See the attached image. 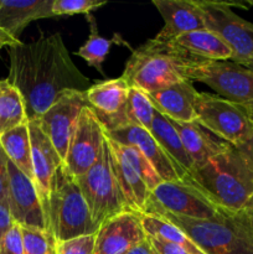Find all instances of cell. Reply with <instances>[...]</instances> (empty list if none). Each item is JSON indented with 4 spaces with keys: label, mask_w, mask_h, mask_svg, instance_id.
Here are the masks:
<instances>
[{
    "label": "cell",
    "mask_w": 253,
    "mask_h": 254,
    "mask_svg": "<svg viewBox=\"0 0 253 254\" xmlns=\"http://www.w3.org/2000/svg\"><path fill=\"white\" fill-rule=\"evenodd\" d=\"M7 81L24 99L27 121H36L66 91L86 92L91 87L71 60L60 32L41 36L29 44L9 47Z\"/></svg>",
    "instance_id": "1"
},
{
    "label": "cell",
    "mask_w": 253,
    "mask_h": 254,
    "mask_svg": "<svg viewBox=\"0 0 253 254\" xmlns=\"http://www.w3.org/2000/svg\"><path fill=\"white\" fill-rule=\"evenodd\" d=\"M184 183L197 189L218 208L230 212L242 210L253 195V170L235 146L211 158Z\"/></svg>",
    "instance_id": "2"
},
{
    "label": "cell",
    "mask_w": 253,
    "mask_h": 254,
    "mask_svg": "<svg viewBox=\"0 0 253 254\" xmlns=\"http://www.w3.org/2000/svg\"><path fill=\"white\" fill-rule=\"evenodd\" d=\"M201 61L173 42L153 37L131 51L122 77L129 87L149 94L188 79L190 67Z\"/></svg>",
    "instance_id": "3"
},
{
    "label": "cell",
    "mask_w": 253,
    "mask_h": 254,
    "mask_svg": "<svg viewBox=\"0 0 253 254\" xmlns=\"http://www.w3.org/2000/svg\"><path fill=\"white\" fill-rule=\"evenodd\" d=\"M186 233L206 254H253V220L240 210L221 211L211 220L179 217L168 212L151 213Z\"/></svg>",
    "instance_id": "4"
},
{
    "label": "cell",
    "mask_w": 253,
    "mask_h": 254,
    "mask_svg": "<svg viewBox=\"0 0 253 254\" xmlns=\"http://www.w3.org/2000/svg\"><path fill=\"white\" fill-rule=\"evenodd\" d=\"M47 232L56 242L84 235H94L99 228L94 225L76 179L62 163L51 183L46 208Z\"/></svg>",
    "instance_id": "5"
},
{
    "label": "cell",
    "mask_w": 253,
    "mask_h": 254,
    "mask_svg": "<svg viewBox=\"0 0 253 254\" xmlns=\"http://www.w3.org/2000/svg\"><path fill=\"white\" fill-rule=\"evenodd\" d=\"M74 179L98 228L108 218L128 211L112 165L107 136L98 160L86 174Z\"/></svg>",
    "instance_id": "6"
},
{
    "label": "cell",
    "mask_w": 253,
    "mask_h": 254,
    "mask_svg": "<svg viewBox=\"0 0 253 254\" xmlns=\"http://www.w3.org/2000/svg\"><path fill=\"white\" fill-rule=\"evenodd\" d=\"M188 79L206 84L240 107L253 121V72L232 61H201L188 71Z\"/></svg>",
    "instance_id": "7"
},
{
    "label": "cell",
    "mask_w": 253,
    "mask_h": 254,
    "mask_svg": "<svg viewBox=\"0 0 253 254\" xmlns=\"http://www.w3.org/2000/svg\"><path fill=\"white\" fill-rule=\"evenodd\" d=\"M200 126L232 146L245 143L253 131V121L236 104L217 94L198 92L195 102Z\"/></svg>",
    "instance_id": "8"
},
{
    "label": "cell",
    "mask_w": 253,
    "mask_h": 254,
    "mask_svg": "<svg viewBox=\"0 0 253 254\" xmlns=\"http://www.w3.org/2000/svg\"><path fill=\"white\" fill-rule=\"evenodd\" d=\"M221 211L190 184L184 181H163L150 191L144 213L168 212L179 217L211 220L217 217Z\"/></svg>",
    "instance_id": "9"
},
{
    "label": "cell",
    "mask_w": 253,
    "mask_h": 254,
    "mask_svg": "<svg viewBox=\"0 0 253 254\" xmlns=\"http://www.w3.org/2000/svg\"><path fill=\"white\" fill-rule=\"evenodd\" d=\"M202 11L206 29L220 36L232 50V62L253 61V24L238 16L231 2L196 0Z\"/></svg>",
    "instance_id": "10"
},
{
    "label": "cell",
    "mask_w": 253,
    "mask_h": 254,
    "mask_svg": "<svg viewBox=\"0 0 253 254\" xmlns=\"http://www.w3.org/2000/svg\"><path fill=\"white\" fill-rule=\"evenodd\" d=\"M106 141V131L91 107L79 116L63 164L73 178L86 174L98 160Z\"/></svg>",
    "instance_id": "11"
},
{
    "label": "cell",
    "mask_w": 253,
    "mask_h": 254,
    "mask_svg": "<svg viewBox=\"0 0 253 254\" xmlns=\"http://www.w3.org/2000/svg\"><path fill=\"white\" fill-rule=\"evenodd\" d=\"M87 104L86 94L79 91H66L60 94L55 103L39 119L60 158L64 161L72 135L76 129L79 116Z\"/></svg>",
    "instance_id": "12"
},
{
    "label": "cell",
    "mask_w": 253,
    "mask_h": 254,
    "mask_svg": "<svg viewBox=\"0 0 253 254\" xmlns=\"http://www.w3.org/2000/svg\"><path fill=\"white\" fill-rule=\"evenodd\" d=\"M7 205L14 222L20 227L37 228L47 232L46 216L34 181L10 160L7 163Z\"/></svg>",
    "instance_id": "13"
},
{
    "label": "cell",
    "mask_w": 253,
    "mask_h": 254,
    "mask_svg": "<svg viewBox=\"0 0 253 254\" xmlns=\"http://www.w3.org/2000/svg\"><path fill=\"white\" fill-rule=\"evenodd\" d=\"M145 240L140 213L124 211L102 223L96 235L94 254H126Z\"/></svg>",
    "instance_id": "14"
},
{
    "label": "cell",
    "mask_w": 253,
    "mask_h": 254,
    "mask_svg": "<svg viewBox=\"0 0 253 254\" xmlns=\"http://www.w3.org/2000/svg\"><path fill=\"white\" fill-rule=\"evenodd\" d=\"M27 127H29L30 133V143H31L34 184L39 192L44 211L46 212L52 179H54L57 169L63 161L60 158L59 153L56 151L49 136L42 130L39 119L27 122Z\"/></svg>",
    "instance_id": "15"
},
{
    "label": "cell",
    "mask_w": 253,
    "mask_h": 254,
    "mask_svg": "<svg viewBox=\"0 0 253 254\" xmlns=\"http://www.w3.org/2000/svg\"><path fill=\"white\" fill-rule=\"evenodd\" d=\"M164 19V27L156 39L161 41H173L186 32L205 30L202 11L196 0H153Z\"/></svg>",
    "instance_id": "16"
},
{
    "label": "cell",
    "mask_w": 253,
    "mask_h": 254,
    "mask_svg": "<svg viewBox=\"0 0 253 254\" xmlns=\"http://www.w3.org/2000/svg\"><path fill=\"white\" fill-rule=\"evenodd\" d=\"M104 131L112 140L138 149L150 161L161 181H180L174 165L149 130L140 127L124 126Z\"/></svg>",
    "instance_id": "17"
},
{
    "label": "cell",
    "mask_w": 253,
    "mask_h": 254,
    "mask_svg": "<svg viewBox=\"0 0 253 254\" xmlns=\"http://www.w3.org/2000/svg\"><path fill=\"white\" fill-rule=\"evenodd\" d=\"M54 0H0V31L16 41L32 21L55 17Z\"/></svg>",
    "instance_id": "18"
},
{
    "label": "cell",
    "mask_w": 253,
    "mask_h": 254,
    "mask_svg": "<svg viewBox=\"0 0 253 254\" xmlns=\"http://www.w3.org/2000/svg\"><path fill=\"white\" fill-rule=\"evenodd\" d=\"M197 93L192 81L184 79L168 88L149 93L148 96L156 112L171 121L188 123L196 119L195 102Z\"/></svg>",
    "instance_id": "19"
},
{
    "label": "cell",
    "mask_w": 253,
    "mask_h": 254,
    "mask_svg": "<svg viewBox=\"0 0 253 254\" xmlns=\"http://www.w3.org/2000/svg\"><path fill=\"white\" fill-rule=\"evenodd\" d=\"M169 121L180 135L184 148L190 156L195 170L205 165L211 158L232 146L222 139L217 138L215 134L203 128L196 121L188 123H181L171 119Z\"/></svg>",
    "instance_id": "20"
},
{
    "label": "cell",
    "mask_w": 253,
    "mask_h": 254,
    "mask_svg": "<svg viewBox=\"0 0 253 254\" xmlns=\"http://www.w3.org/2000/svg\"><path fill=\"white\" fill-rule=\"evenodd\" d=\"M129 88L128 82L122 76L97 82L84 92L87 104L93 109L101 122L116 118L126 106Z\"/></svg>",
    "instance_id": "21"
},
{
    "label": "cell",
    "mask_w": 253,
    "mask_h": 254,
    "mask_svg": "<svg viewBox=\"0 0 253 254\" xmlns=\"http://www.w3.org/2000/svg\"><path fill=\"white\" fill-rule=\"evenodd\" d=\"M149 131L174 165L179 180L186 181V179L195 171V166L184 148L180 135L170 121L155 111Z\"/></svg>",
    "instance_id": "22"
},
{
    "label": "cell",
    "mask_w": 253,
    "mask_h": 254,
    "mask_svg": "<svg viewBox=\"0 0 253 254\" xmlns=\"http://www.w3.org/2000/svg\"><path fill=\"white\" fill-rule=\"evenodd\" d=\"M109 150L112 156V165H113L114 174L118 181L119 189L122 191L124 201L128 211L136 213H144L146 201H148L150 191L144 183L143 179L138 175L135 170L131 168L126 158L116 149V146L111 143L108 138Z\"/></svg>",
    "instance_id": "23"
},
{
    "label": "cell",
    "mask_w": 253,
    "mask_h": 254,
    "mask_svg": "<svg viewBox=\"0 0 253 254\" xmlns=\"http://www.w3.org/2000/svg\"><path fill=\"white\" fill-rule=\"evenodd\" d=\"M170 42L203 61H228L233 56L228 45L207 29L186 32Z\"/></svg>",
    "instance_id": "24"
},
{
    "label": "cell",
    "mask_w": 253,
    "mask_h": 254,
    "mask_svg": "<svg viewBox=\"0 0 253 254\" xmlns=\"http://www.w3.org/2000/svg\"><path fill=\"white\" fill-rule=\"evenodd\" d=\"M154 114L155 107L148 93L136 87H130L122 113L116 118L102 121L101 123L104 127V130H111L124 126H135L149 130L153 123Z\"/></svg>",
    "instance_id": "25"
},
{
    "label": "cell",
    "mask_w": 253,
    "mask_h": 254,
    "mask_svg": "<svg viewBox=\"0 0 253 254\" xmlns=\"http://www.w3.org/2000/svg\"><path fill=\"white\" fill-rule=\"evenodd\" d=\"M0 143L6 154L7 159L19 169L21 173L34 181L32 170L31 143H30L29 127L26 124L17 127L0 136Z\"/></svg>",
    "instance_id": "26"
},
{
    "label": "cell",
    "mask_w": 253,
    "mask_h": 254,
    "mask_svg": "<svg viewBox=\"0 0 253 254\" xmlns=\"http://www.w3.org/2000/svg\"><path fill=\"white\" fill-rule=\"evenodd\" d=\"M140 218L146 236H151L158 240L174 243L186 251L189 254H206L198 248L196 243L192 242V240L184 231H181L180 228L176 227L169 221L164 220L159 216L145 215V213H140Z\"/></svg>",
    "instance_id": "27"
},
{
    "label": "cell",
    "mask_w": 253,
    "mask_h": 254,
    "mask_svg": "<svg viewBox=\"0 0 253 254\" xmlns=\"http://www.w3.org/2000/svg\"><path fill=\"white\" fill-rule=\"evenodd\" d=\"M27 122L24 99L6 79L0 91V136Z\"/></svg>",
    "instance_id": "28"
},
{
    "label": "cell",
    "mask_w": 253,
    "mask_h": 254,
    "mask_svg": "<svg viewBox=\"0 0 253 254\" xmlns=\"http://www.w3.org/2000/svg\"><path fill=\"white\" fill-rule=\"evenodd\" d=\"M87 21L89 25V36L87 39L86 44L82 47H79L74 55L83 59L88 64V66L93 67L101 74H104L103 72V62L106 61L107 56L109 54L113 40L107 39L99 35L98 26H97V20L92 14L86 15Z\"/></svg>",
    "instance_id": "29"
},
{
    "label": "cell",
    "mask_w": 253,
    "mask_h": 254,
    "mask_svg": "<svg viewBox=\"0 0 253 254\" xmlns=\"http://www.w3.org/2000/svg\"><path fill=\"white\" fill-rule=\"evenodd\" d=\"M107 138H108V136H107ZM109 140H111V143L116 146L117 150L128 160V163L130 164L131 168L138 173V175L143 179V181L146 184V186H148L149 191H153L159 184L163 183L161 179L159 178L158 174H156L155 169H154L153 165L150 164V161H149L138 149L130 145L119 144L117 143V141L112 140V139H109Z\"/></svg>",
    "instance_id": "30"
},
{
    "label": "cell",
    "mask_w": 253,
    "mask_h": 254,
    "mask_svg": "<svg viewBox=\"0 0 253 254\" xmlns=\"http://www.w3.org/2000/svg\"><path fill=\"white\" fill-rule=\"evenodd\" d=\"M24 254H51L56 241L51 233L31 227H21Z\"/></svg>",
    "instance_id": "31"
},
{
    "label": "cell",
    "mask_w": 253,
    "mask_h": 254,
    "mask_svg": "<svg viewBox=\"0 0 253 254\" xmlns=\"http://www.w3.org/2000/svg\"><path fill=\"white\" fill-rule=\"evenodd\" d=\"M106 4L107 1H98V0H54L52 12L55 16L76 14L88 15Z\"/></svg>",
    "instance_id": "32"
},
{
    "label": "cell",
    "mask_w": 253,
    "mask_h": 254,
    "mask_svg": "<svg viewBox=\"0 0 253 254\" xmlns=\"http://www.w3.org/2000/svg\"><path fill=\"white\" fill-rule=\"evenodd\" d=\"M96 235H84L71 240L56 242L57 254H94Z\"/></svg>",
    "instance_id": "33"
},
{
    "label": "cell",
    "mask_w": 253,
    "mask_h": 254,
    "mask_svg": "<svg viewBox=\"0 0 253 254\" xmlns=\"http://www.w3.org/2000/svg\"><path fill=\"white\" fill-rule=\"evenodd\" d=\"M0 254H24L21 227L16 223L0 240Z\"/></svg>",
    "instance_id": "34"
},
{
    "label": "cell",
    "mask_w": 253,
    "mask_h": 254,
    "mask_svg": "<svg viewBox=\"0 0 253 254\" xmlns=\"http://www.w3.org/2000/svg\"><path fill=\"white\" fill-rule=\"evenodd\" d=\"M7 163L9 159L0 143V202H7V184H9Z\"/></svg>",
    "instance_id": "35"
},
{
    "label": "cell",
    "mask_w": 253,
    "mask_h": 254,
    "mask_svg": "<svg viewBox=\"0 0 253 254\" xmlns=\"http://www.w3.org/2000/svg\"><path fill=\"white\" fill-rule=\"evenodd\" d=\"M146 240L150 243L151 248L155 251L156 254H189L186 251H184L183 248L174 245V243L158 240V238L151 237V236H146Z\"/></svg>",
    "instance_id": "36"
},
{
    "label": "cell",
    "mask_w": 253,
    "mask_h": 254,
    "mask_svg": "<svg viewBox=\"0 0 253 254\" xmlns=\"http://www.w3.org/2000/svg\"><path fill=\"white\" fill-rule=\"evenodd\" d=\"M14 223L7 202H0V240L9 232Z\"/></svg>",
    "instance_id": "37"
},
{
    "label": "cell",
    "mask_w": 253,
    "mask_h": 254,
    "mask_svg": "<svg viewBox=\"0 0 253 254\" xmlns=\"http://www.w3.org/2000/svg\"><path fill=\"white\" fill-rule=\"evenodd\" d=\"M236 149L242 154L245 160L247 161L248 165H250L253 170V131L252 134H251L250 138H248L243 144L236 146Z\"/></svg>",
    "instance_id": "38"
},
{
    "label": "cell",
    "mask_w": 253,
    "mask_h": 254,
    "mask_svg": "<svg viewBox=\"0 0 253 254\" xmlns=\"http://www.w3.org/2000/svg\"><path fill=\"white\" fill-rule=\"evenodd\" d=\"M126 254H156L155 251L151 248L150 243L148 242V240H145L144 242H141L140 245H138L136 247H134L133 250L129 251Z\"/></svg>",
    "instance_id": "39"
},
{
    "label": "cell",
    "mask_w": 253,
    "mask_h": 254,
    "mask_svg": "<svg viewBox=\"0 0 253 254\" xmlns=\"http://www.w3.org/2000/svg\"><path fill=\"white\" fill-rule=\"evenodd\" d=\"M20 42L22 41H16V40L11 39V37H9L7 35H5L2 31H0V50H1L4 46H7V47L15 46V45L20 44Z\"/></svg>",
    "instance_id": "40"
},
{
    "label": "cell",
    "mask_w": 253,
    "mask_h": 254,
    "mask_svg": "<svg viewBox=\"0 0 253 254\" xmlns=\"http://www.w3.org/2000/svg\"><path fill=\"white\" fill-rule=\"evenodd\" d=\"M243 210H245L246 213L253 220V195L251 196L250 200H248L247 202H246V205L243 206Z\"/></svg>",
    "instance_id": "41"
},
{
    "label": "cell",
    "mask_w": 253,
    "mask_h": 254,
    "mask_svg": "<svg viewBox=\"0 0 253 254\" xmlns=\"http://www.w3.org/2000/svg\"><path fill=\"white\" fill-rule=\"evenodd\" d=\"M243 67H246V68L251 69V71L253 72V61H250V62H246V64H242Z\"/></svg>",
    "instance_id": "42"
},
{
    "label": "cell",
    "mask_w": 253,
    "mask_h": 254,
    "mask_svg": "<svg viewBox=\"0 0 253 254\" xmlns=\"http://www.w3.org/2000/svg\"><path fill=\"white\" fill-rule=\"evenodd\" d=\"M5 82H6V79H2V81H0V91H1V88L4 87Z\"/></svg>",
    "instance_id": "43"
},
{
    "label": "cell",
    "mask_w": 253,
    "mask_h": 254,
    "mask_svg": "<svg viewBox=\"0 0 253 254\" xmlns=\"http://www.w3.org/2000/svg\"><path fill=\"white\" fill-rule=\"evenodd\" d=\"M248 4L252 5V6H253V0H252V1H251V0H250V1H248Z\"/></svg>",
    "instance_id": "44"
}]
</instances>
